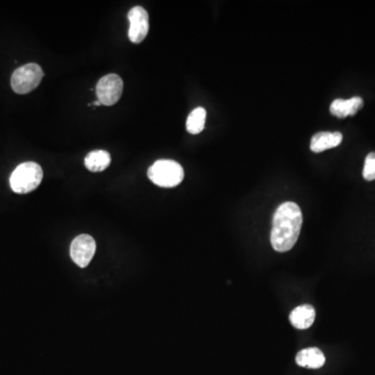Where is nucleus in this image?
<instances>
[{
    "mask_svg": "<svg viewBox=\"0 0 375 375\" xmlns=\"http://www.w3.org/2000/svg\"><path fill=\"white\" fill-rule=\"evenodd\" d=\"M297 365L301 367L318 369L326 364V356L319 349H307L299 351L296 356Z\"/></svg>",
    "mask_w": 375,
    "mask_h": 375,
    "instance_id": "obj_11",
    "label": "nucleus"
},
{
    "mask_svg": "<svg viewBox=\"0 0 375 375\" xmlns=\"http://www.w3.org/2000/svg\"><path fill=\"white\" fill-rule=\"evenodd\" d=\"M95 251V240L89 234H81L71 243V259L79 267H87L93 259Z\"/></svg>",
    "mask_w": 375,
    "mask_h": 375,
    "instance_id": "obj_7",
    "label": "nucleus"
},
{
    "mask_svg": "<svg viewBox=\"0 0 375 375\" xmlns=\"http://www.w3.org/2000/svg\"><path fill=\"white\" fill-rule=\"evenodd\" d=\"M205 119H207V111L205 109L199 106L193 110L189 115L187 123H186L189 133L192 135L200 134L205 129Z\"/></svg>",
    "mask_w": 375,
    "mask_h": 375,
    "instance_id": "obj_13",
    "label": "nucleus"
},
{
    "mask_svg": "<svg viewBox=\"0 0 375 375\" xmlns=\"http://www.w3.org/2000/svg\"><path fill=\"white\" fill-rule=\"evenodd\" d=\"M147 175L152 183L162 188L177 187L185 177L183 167L173 160L157 161L148 169Z\"/></svg>",
    "mask_w": 375,
    "mask_h": 375,
    "instance_id": "obj_3",
    "label": "nucleus"
},
{
    "mask_svg": "<svg viewBox=\"0 0 375 375\" xmlns=\"http://www.w3.org/2000/svg\"><path fill=\"white\" fill-rule=\"evenodd\" d=\"M111 164V156L106 150H94L85 158V166L92 173H102Z\"/></svg>",
    "mask_w": 375,
    "mask_h": 375,
    "instance_id": "obj_12",
    "label": "nucleus"
},
{
    "mask_svg": "<svg viewBox=\"0 0 375 375\" xmlns=\"http://www.w3.org/2000/svg\"><path fill=\"white\" fill-rule=\"evenodd\" d=\"M43 77L41 67L35 63H29L14 71L10 85L17 94H27L41 83Z\"/></svg>",
    "mask_w": 375,
    "mask_h": 375,
    "instance_id": "obj_4",
    "label": "nucleus"
},
{
    "mask_svg": "<svg viewBox=\"0 0 375 375\" xmlns=\"http://www.w3.org/2000/svg\"><path fill=\"white\" fill-rule=\"evenodd\" d=\"M43 179V170L35 162L22 163L10 175V185L18 194H26L39 187Z\"/></svg>",
    "mask_w": 375,
    "mask_h": 375,
    "instance_id": "obj_2",
    "label": "nucleus"
},
{
    "mask_svg": "<svg viewBox=\"0 0 375 375\" xmlns=\"http://www.w3.org/2000/svg\"><path fill=\"white\" fill-rule=\"evenodd\" d=\"M363 177L368 182L375 181V152H370L366 157Z\"/></svg>",
    "mask_w": 375,
    "mask_h": 375,
    "instance_id": "obj_14",
    "label": "nucleus"
},
{
    "mask_svg": "<svg viewBox=\"0 0 375 375\" xmlns=\"http://www.w3.org/2000/svg\"><path fill=\"white\" fill-rule=\"evenodd\" d=\"M316 311L312 305H299L290 314L291 324L297 330H307L315 321Z\"/></svg>",
    "mask_w": 375,
    "mask_h": 375,
    "instance_id": "obj_10",
    "label": "nucleus"
},
{
    "mask_svg": "<svg viewBox=\"0 0 375 375\" xmlns=\"http://www.w3.org/2000/svg\"><path fill=\"white\" fill-rule=\"evenodd\" d=\"M123 81L117 74H108L99 79L96 93L100 104L111 106L116 104L122 96Z\"/></svg>",
    "mask_w": 375,
    "mask_h": 375,
    "instance_id": "obj_5",
    "label": "nucleus"
},
{
    "mask_svg": "<svg viewBox=\"0 0 375 375\" xmlns=\"http://www.w3.org/2000/svg\"><path fill=\"white\" fill-rule=\"evenodd\" d=\"M93 104H94V106H102V104H100L99 100H96V102H94Z\"/></svg>",
    "mask_w": 375,
    "mask_h": 375,
    "instance_id": "obj_15",
    "label": "nucleus"
},
{
    "mask_svg": "<svg viewBox=\"0 0 375 375\" xmlns=\"http://www.w3.org/2000/svg\"><path fill=\"white\" fill-rule=\"evenodd\" d=\"M303 213L296 203H282L274 213L272 220V248L278 253L291 250L296 244L303 226Z\"/></svg>",
    "mask_w": 375,
    "mask_h": 375,
    "instance_id": "obj_1",
    "label": "nucleus"
},
{
    "mask_svg": "<svg viewBox=\"0 0 375 375\" xmlns=\"http://www.w3.org/2000/svg\"><path fill=\"white\" fill-rule=\"evenodd\" d=\"M342 141L343 135L340 131H320L312 138L310 148L315 154H320L337 147L342 143Z\"/></svg>",
    "mask_w": 375,
    "mask_h": 375,
    "instance_id": "obj_8",
    "label": "nucleus"
},
{
    "mask_svg": "<svg viewBox=\"0 0 375 375\" xmlns=\"http://www.w3.org/2000/svg\"><path fill=\"white\" fill-rule=\"evenodd\" d=\"M127 18L129 21V38L135 44L141 43L147 37L150 31V17L145 8L137 6L129 10Z\"/></svg>",
    "mask_w": 375,
    "mask_h": 375,
    "instance_id": "obj_6",
    "label": "nucleus"
},
{
    "mask_svg": "<svg viewBox=\"0 0 375 375\" xmlns=\"http://www.w3.org/2000/svg\"><path fill=\"white\" fill-rule=\"evenodd\" d=\"M364 106V100L359 96L351 98V99L334 100L330 104V114L337 118H346L349 116H355Z\"/></svg>",
    "mask_w": 375,
    "mask_h": 375,
    "instance_id": "obj_9",
    "label": "nucleus"
}]
</instances>
